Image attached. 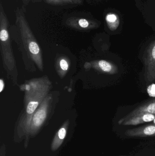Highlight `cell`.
Here are the masks:
<instances>
[{
  "label": "cell",
  "mask_w": 155,
  "mask_h": 156,
  "mask_svg": "<svg viewBox=\"0 0 155 156\" xmlns=\"http://www.w3.org/2000/svg\"><path fill=\"white\" fill-rule=\"evenodd\" d=\"M46 3L51 5H65L67 4H81V0H44Z\"/></svg>",
  "instance_id": "7c38bea8"
},
{
  "label": "cell",
  "mask_w": 155,
  "mask_h": 156,
  "mask_svg": "<svg viewBox=\"0 0 155 156\" xmlns=\"http://www.w3.org/2000/svg\"><path fill=\"white\" fill-rule=\"evenodd\" d=\"M143 114H151L155 115V98L145 103L144 104L138 106L131 112L121 118L118 123L121 125L122 123L127 119L133 116Z\"/></svg>",
  "instance_id": "8992f818"
},
{
  "label": "cell",
  "mask_w": 155,
  "mask_h": 156,
  "mask_svg": "<svg viewBox=\"0 0 155 156\" xmlns=\"http://www.w3.org/2000/svg\"><path fill=\"white\" fill-rule=\"evenodd\" d=\"M125 135L129 137H146L155 136V124L147 125L137 128L129 129L125 132Z\"/></svg>",
  "instance_id": "ba28073f"
},
{
  "label": "cell",
  "mask_w": 155,
  "mask_h": 156,
  "mask_svg": "<svg viewBox=\"0 0 155 156\" xmlns=\"http://www.w3.org/2000/svg\"><path fill=\"white\" fill-rule=\"evenodd\" d=\"M68 126L69 122L66 121L56 133L51 144V149L53 151H56L62 145L66 136Z\"/></svg>",
  "instance_id": "30bf717a"
},
{
  "label": "cell",
  "mask_w": 155,
  "mask_h": 156,
  "mask_svg": "<svg viewBox=\"0 0 155 156\" xmlns=\"http://www.w3.org/2000/svg\"><path fill=\"white\" fill-rule=\"evenodd\" d=\"M4 88V82L3 79L0 80V92L2 93Z\"/></svg>",
  "instance_id": "2e32d148"
},
{
  "label": "cell",
  "mask_w": 155,
  "mask_h": 156,
  "mask_svg": "<svg viewBox=\"0 0 155 156\" xmlns=\"http://www.w3.org/2000/svg\"><path fill=\"white\" fill-rule=\"evenodd\" d=\"M31 1V0H22V2L24 6H25L28 5Z\"/></svg>",
  "instance_id": "e0dca14e"
},
{
  "label": "cell",
  "mask_w": 155,
  "mask_h": 156,
  "mask_svg": "<svg viewBox=\"0 0 155 156\" xmlns=\"http://www.w3.org/2000/svg\"><path fill=\"white\" fill-rule=\"evenodd\" d=\"M52 101V94H48L34 113L30 123L28 137L37 134L45 122Z\"/></svg>",
  "instance_id": "277c9868"
},
{
  "label": "cell",
  "mask_w": 155,
  "mask_h": 156,
  "mask_svg": "<svg viewBox=\"0 0 155 156\" xmlns=\"http://www.w3.org/2000/svg\"><path fill=\"white\" fill-rule=\"evenodd\" d=\"M106 20L109 23H114L116 20V17L115 15L110 14L107 16L106 17Z\"/></svg>",
  "instance_id": "5bb4252c"
},
{
  "label": "cell",
  "mask_w": 155,
  "mask_h": 156,
  "mask_svg": "<svg viewBox=\"0 0 155 156\" xmlns=\"http://www.w3.org/2000/svg\"><path fill=\"white\" fill-rule=\"evenodd\" d=\"M57 67L58 68L59 74H65L66 72L69 69V65L68 60L66 59V58H61L57 61Z\"/></svg>",
  "instance_id": "4fadbf2b"
},
{
  "label": "cell",
  "mask_w": 155,
  "mask_h": 156,
  "mask_svg": "<svg viewBox=\"0 0 155 156\" xmlns=\"http://www.w3.org/2000/svg\"><path fill=\"white\" fill-rule=\"evenodd\" d=\"M148 92L150 93L151 95H155V85H152L148 88Z\"/></svg>",
  "instance_id": "9a60e30c"
},
{
  "label": "cell",
  "mask_w": 155,
  "mask_h": 156,
  "mask_svg": "<svg viewBox=\"0 0 155 156\" xmlns=\"http://www.w3.org/2000/svg\"><path fill=\"white\" fill-rule=\"evenodd\" d=\"M155 119V115L151 114H143L133 116L124 122L121 125L136 126L144 123L149 122Z\"/></svg>",
  "instance_id": "8fae6325"
},
{
  "label": "cell",
  "mask_w": 155,
  "mask_h": 156,
  "mask_svg": "<svg viewBox=\"0 0 155 156\" xmlns=\"http://www.w3.org/2000/svg\"><path fill=\"white\" fill-rule=\"evenodd\" d=\"M10 24L2 2H0V40L2 59L4 67L10 72L15 69V60L11 44Z\"/></svg>",
  "instance_id": "3957f363"
},
{
  "label": "cell",
  "mask_w": 155,
  "mask_h": 156,
  "mask_svg": "<svg viewBox=\"0 0 155 156\" xmlns=\"http://www.w3.org/2000/svg\"><path fill=\"white\" fill-rule=\"evenodd\" d=\"M66 26L76 30L86 31L94 27V23L89 19L83 17L72 16L66 21Z\"/></svg>",
  "instance_id": "52a82bcc"
},
{
  "label": "cell",
  "mask_w": 155,
  "mask_h": 156,
  "mask_svg": "<svg viewBox=\"0 0 155 156\" xmlns=\"http://www.w3.org/2000/svg\"><path fill=\"white\" fill-rule=\"evenodd\" d=\"M52 82L46 76L32 79L21 86L24 91V112L22 115L16 128L15 139L19 141L25 136V144L29 138L31 119L35 110L48 95Z\"/></svg>",
  "instance_id": "6da1fadb"
},
{
  "label": "cell",
  "mask_w": 155,
  "mask_h": 156,
  "mask_svg": "<svg viewBox=\"0 0 155 156\" xmlns=\"http://www.w3.org/2000/svg\"><path fill=\"white\" fill-rule=\"evenodd\" d=\"M25 12V7H16L15 23L10 26V34L15 40L22 42L31 59L39 70L42 71L43 62L41 48L27 21Z\"/></svg>",
  "instance_id": "7a4b0ae2"
},
{
  "label": "cell",
  "mask_w": 155,
  "mask_h": 156,
  "mask_svg": "<svg viewBox=\"0 0 155 156\" xmlns=\"http://www.w3.org/2000/svg\"><path fill=\"white\" fill-rule=\"evenodd\" d=\"M89 64L91 65V67L101 73L114 75L118 72V69L114 64L106 60H96L93 61Z\"/></svg>",
  "instance_id": "9c48e42d"
},
{
  "label": "cell",
  "mask_w": 155,
  "mask_h": 156,
  "mask_svg": "<svg viewBox=\"0 0 155 156\" xmlns=\"http://www.w3.org/2000/svg\"><path fill=\"white\" fill-rule=\"evenodd\" d=\"M145 78L147 81H155V42L147 48L144 55Z\"/></svg>",
  "instance_id": "5b68a950"
},
{
  "label": "cell",
  "mask_w": 155,
  "mask_h": 156,
  "mask_svg": "<svg viewBox=\"0 0 155 156\" xmlns=\"http://www.w3.org/2000/svg\"><path fill=\"white\" fill-rule=\"evenodd\" d=\"M31 1H32L33 3H35L39 2H41L42 0H31Z\"/></svg>",
  "instance_id": "ac0fdd59"
}]
</instances>
